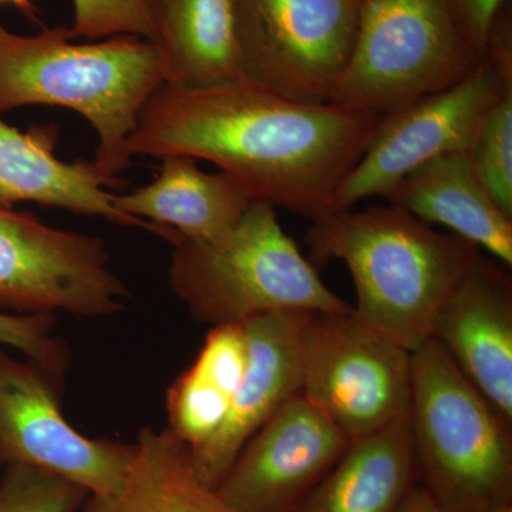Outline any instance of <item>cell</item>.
I'll use <instances>...</instances> for the list:
<instances>
[{"instance_id": "1", "label": "cell", "mask_w": 512, "mask_h": 512, "mask_svg": "<svg viewBox=\"0 0 512 512\" xmlns=\"http://www.w3.org/2000/svg\"><path fill=\"white\" fill-rule=\"evenodd\" d=\"M379 120L343 104L296 103L244 79L195 89L163 84L141 110L127 150L208 161L252 200L318 221L333 212Z\"/></svg>"}, {"instance_id": "2", "label": "cell", "mask_w": 512, "mask_h": 512, "mask_svg": "<svg viewBox=\"0 0 512 512\" xmlns=\"http://www.w3.org/2000/svg\"><path fill=\"white\" fill-rule=\"evenodd\" d=\"M306 241L316 261L349 269L353 315L409 352L431 339L440 306L480 254L392 204L330 212L313 221Z\"/></svg>"}, {"instance_id": "3", "label": "cell", "mask_w": 512, "mask_h": 512, "mask_svg": "<svg viewBox=\"0 0 512 512\" xmlns=\"http://www.w3.org/2000/svg\"><path fill=\"white\" fill-rule=\"evenodd\" d=\"M165 84L163 57L150 40L114 36L79 43L69 28L19 35L0 23V114L57 106L80 114L99 136L93 164L121 181L133 157L128 137L148 99Z\"/></svg>"}, {"instance_id": "4", "label": "cell", "mask_w": 512, "mask_h": 512, "mask_svg": "<svg viewBox=\"0 0 512 512\" xmlns=\"http://www.w3.org/2000/svg\"><path fill=\"white\" fill-rule=\"evenodd\" d=\"M170 285L192 318L211 326L272 313H349L282 228L274 205L254 200L210 242H171Z\"/></svg>"}, {"instance_id": "5", "label": "cell", "mask_w": 512, "mask_h": 512, "mask_svg": "<svg viewBox=\"0 0 512 512\" xmlns=\"http://www.w3.org/2000/svg\"><path fill=\"white\" fill-rule=\"evenodd\" d=\"M409 426L420 484L444 512L512 503L511 424L433 339L412 352Z\"/></svg>"}, {"instance_id": "6", "label": "cell", "mask_w": 512, "mask_h": 512, "mask_svg": "<svg viewBox=\"0 0 512 512\" xmlns=\"http://www.w3.org/2000/svg\"><path fill=\"white\" fill-rule=\"evenodd\" d=\"M481 62L446 0H362L355 47L333 103L386 116L454 86Z\"/></svg>"}, {"instance_id": "7", "label": "cell", "mask_w": 512, "mask_h": 512, "mask_svg": "<svg viewBox=\"0 0 512 512\" xmlns=\"http://www.w3.org/2000/svg\"><path fill=\"white\" fill-rule=\"evenodd\" d=\"M362 0H235L241 79L296 103H333Z\"/></svg>"}, {"instance_id": "8", "label": "cell", "mask_w": 512, "mask_h": 512, "mask_svg": "<svg viewBox=\"0 0 512 512\" xmlns=\"http://www.w3.org/2000/svg\"><path fill=\"white\" fill-rule=\"evenodd\" d=\"M301 394L350 440L409 413L412 352L349 313H312L302 349Z\"/></svg>"}, {"instance_id": "9", "label": "cell", "mask_w": 512, "mask_h": 512, "mask_svg": "<svg viewBox=\"0 0 512 512\" xmlns=\"http://www.w3.org/2000/svg\"><path fill=\"white\" fill-rule=\"evenodd\" d=\"M127 296L103 239L0 205V311L104 318Z\"/></svg>"}, {"instance_id": "10", "label": "cell", "mask_w": 512, "mask_h": 512, "mask_svg": "<svg viewBox=\"0 0 512 512\" xmlns=\"http://www.w3.org/2000/svg\"><path fill=\"white\" fill-rule=\"evenodd\" d=\"M511 90L512 80L484 59L454 86L380 117L365 153L336 191L333 211L384 197L434 158L470 153L488 113Z\"/></svg>"}, {"instance_id": "11", "label": "cell", "mask_w": 512, "mask_h": 512, "mask_svg": "<svg viewBox=\"0 0 512 512\" xmlns=\"http://www.w3.org/2000/svg\"><path fill=\"white\" fill-rule=\"evenodd\" d=\"M64 382L29 359L0 349V464L45 471L89 495L123 483L134 444L90 439L64 417Z\"/></svg>"}, {"instance_id": "12", "label": "cell", "mask_w": 512, "mask_h": 512, "mask_svg": "<svg viewBox=\"0 0 512 512\" xmlns=\"http://www.w3.org/2000/svg\"><path fill=\"white\" fill-rule=\"evenodd\" d=\"M350 443L298 394L256 431L217 491L234 512H298Z\"/></svg>"}, {"instance_id": "13", "label": "cell", "mask_w": 512, "mask_h": 512, "mask_svg": "<svg viewBox=\"0 0 512 512\" xmlns=\"http://www.w3.org/2000/svg\"><path fill=\"white\" fill-rule=\"evenodd\" d=\"M312 313L285 312L244 323L248 365L227 419L210 441L191 451L198 476L217 488L256 431L302 390V349Z\"/></svg>"}, {"instance_id": "14", "label": "cell", "mask_w": 512, "mask_h": 512, "mask_svg": "<svg viewBox=\"0 0 512 512\" xmlns=\"http://www.w3.org/2000/svg\"><path fill=\"white\" fill-rule=\"evenodd\" d=\"M431 339L512 426V285L504 269L480 252L440 306Z\"/></svg>"}, {"instance_id": "15", "label": "cell", "mask_w": 512, "mask_h": 512, "mask_svg": "<svg viewBox=\"0 0 512 512\" xmlns=\"http://www.w3.org/2000/svg\"><path fill=\"white\" fill-rule=\"evenodd\" d=\"M57 128L33 127L22 133L0 114V205L19 202L62 208L74 214L99 217L126 228H140L170 242V229L128 217L117 210L109 188L123 187L97 170L93 161L66 163L55 154Z\"/></svg>"}, {"instance_id": "16", "label": "cell", "mask_w": 512, "mask_h": 512, "mask_svg": "<svg viewBox=\"0 0 512 512\" xmlns=\"http://www.w3.org/2000/svg\"><path fill=\"white\" fill-rule=\"evenodd\" d=\"M427 224L443 225L505 266L512 265V218L491 197L470 154H444L416 168L384 195Z\"/></svg>"}, {"instance_id": "17", "label": "cell", "mask_w": 512, "mask_h": 512, "mask_svg": "<svg viewBox=\"0 0 512 512\" xmlns=\"http://www.w3.org/2000/svg\"><path fill=\"white\" fill-rule=\"evenodd\" d=\"M160 160V171L150 184L114 194L117 210L170 229L185 241L210 242L231 231L254 201L234 178L222 171L205 173L195 158Z\"/></svg>"}, {"instance_id": "18", "label": "cell", "mask_w": 512, "mask_h": 512, "mask_svg": "<svg viewBox=\"0 0 512 512\" xmlns=\"http://www.w3.org/2000/svg\"><path fill=\"white\" fill-rule=\"evenodd\" d=\"M165 84L184 89L241 79L235 0H148Z\"/></svg>"}, {"instance_id": "19", "label": "cell", "mask_w": 512, "mask_h": 512, "mask_svg": "<svg viewBox=\"0 0 512 512\" xmlns=\"http://www.w3.org/2000/svg\"><path fill=\"white\" fill-rule=\"evenodd\" d=\"M416 478L407 413L353 440L298 512H394Z\"/></svg>"}, {"instance_id": "20", "label": "cell", "mask_w": 512, "mask_h": 512, "mask_svg": "<svg viewBox=\"0 0 512 512\" xmlns=\"http://www.w3.org/2000/svg\"><path fill=\"white\" fill-rule=\"evenodd\" d=\"M123 483L114 493L89 495L80 512H234L205 483L190 447L170 430L138 433Z\"/></svg>"}, {"instance_id": "21", "label": "cell", "mask_w": 512, "mask_h": 512, "mask_svg": "<svg viewBox=\"0 0 512 512\" xmlns=\"http://www.w3.org/2000/svg\"><path fill=\"white\" fill-rule=\"evenodd\" d=\"M248 365L244 325L212 326L197 359L167 392V429L191 451L204 446L227 419Z\"/></svg>"}, {"instance_id": "22", "label": "cell", "mask_w": 512, "mask_h": 512, "mask_svg": "<svg viewBox=\"0 0 512 512\" xmlns=\"http://www.w3.org/2000/svg\"><path fill=\"white\" fill-rule=\"evenodd\" d=\"M468 154L491 197L512 218V90L488 113Z\"/></svg>"}, {"instance_id": "23", "label": "cell", "mask_w": 512, "mask_h": 512, "mask_svg": "<svg viewBox=\"0 0 512 512\" xmlns=\"http://www.w3.org/2000/svg\"><path fill=\"white\" fill-rule=\"evenodd\" d=\"M89 493L63 478L26 466H6L0 512H80Z\"/></svg>"}, {"instance_id": "24", "label": "cell", "mask_w": 512, "mask_h": 512, "mask_svg": "<svg viewBox=\"0 0 512 512\" xmlns=\"http://www.w3.org/2000/svg\"><path fill=\"white\" fill-rule=\"evenodd\" d=\"M73 39L137 36L154 42L156 29L148 0H72Z\"/></svg>"}, {"instance_id": "25", "label": "cell", "mask_w": 512, "mask_h": 512, "mask_svg": "<svg viewBox=\"0 0 512 512\" xmlns=\"http://www.w3.org/2000/svg\"><path fill=\"white\" fill-rule=\"evenodd\" d=\"M55 315H18L0 311V346L23 353L64 382L69 370L70 350L55 333Z\"/></svg>"}, {"instance_id": "26", "label": "cell", "mask_w": 512, "mask_h": 512, "mask_svg": "<svg viewBox=\"0 0 512 512\" xmlns=\"http://www.w3.org/2000/svg\"><path fill=\"white\" fill-rule=\"evenodd\" d=\"M458 32L480 60L485 59L488 35L508 0H446Z\"/></svg>"}, {"instance_id": "27", "label": "cell", "mask_w": 512, "mask_h": 512, "mask_svg": "<svg viewBox=\"0 0 512 512\" xmlns=\"http://www.w3.org/2000/svg\"><path fill=\"white\" fill-rule=\"evenodd\" d=\"M394 512H444L423 484L414 483Z\"/></svg>"}, {"instance_id": "28", "label": "cell", "mask_w": 512, "mask_h": 512, "mask_svg": "<svg viewBox=\"0 0 512 512\" xmlns=\"http://www.w3.org/2000/svg\"><path fill=\"white\" fill-rule=\"evenodd\" d=\"M0 5H9L13 8L18 9L22 15L36 25H42L40 23V10L37 8L33 0H0Z\"/></svg>"}]
</instances>
